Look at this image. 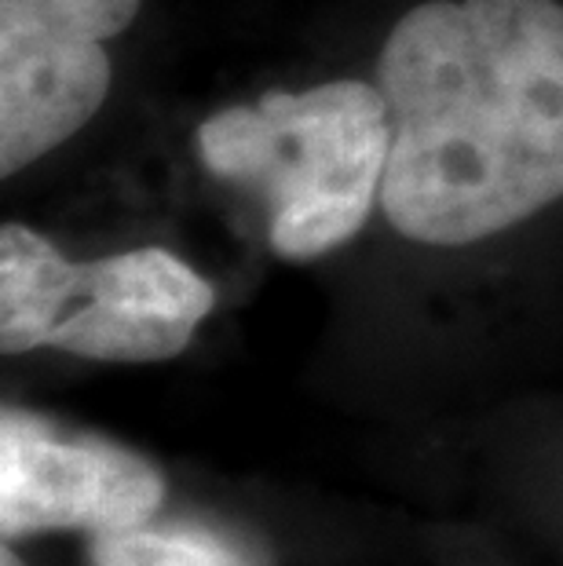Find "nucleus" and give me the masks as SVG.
<instances>
[{"label": "nucleus", "mask_w": 563, "mask_h": 566, "mask_svg": "<svg viewBox=\"0 0 563 566\" xmlns=\"http://www.w3.org/2000/svg\"><path fill=\"white\" fill-rule=\"evenodd\" d=\"M369 77L392 114L395 242L461 256L563 209V0H417Z\"/></svg>", "instance_id": "obj_1"}, {"label": "nucleus", "mask_w": 563, "mask_h": 566, "mask_svg": "<svg viewBox=\"0 0 563 566\" xmlns=\"http://www.w3.org/2000/svg\"><path fill=\"white\" fill-rule=\"evenodd\" d=\"M195 158L260 205L285 263L337 256L380 220L392 114L374 77L341 74L217 106L195 125Z\"/></svg>", "instance_id": "obj_2"}, {"label": "nucleus", "mask_w": 563, "mask_h": 566, "mask_svg": "<svg viewBox=\"0 0 563 566\" xmlns=\"http://www.w3.org/2000/svg\"><path fill=\"white\" fill-rule=\"evenodd\" d=\"M217 311V285L169 245L74 260L33 223L0 227V352L154 366L184 355Z\"/></svg>", "instance_id": "obj_3"}, {"label": "nucleus", "mask_w": 563, "mask_h": 566, "mask_svg": "<svg viewBox=\"0 0 563 566\" xmlns=\"http://www.w3.org/2000/svg\"><path fill=\"white\" fill-rule=\"evenodd\" d=\"M143 0H0V176H27L103 114Z\"/></svg>", "instance_id": "obj_4"}, {"label": "nucleus", "mask_w": 563, "mask_h": 566, "mask_svg": "<svg viewBox=\"0 0 563 566\" xmlns=\"http://www.w3.org/2000/svg\"><path fill=\"white\" fill-rule=\"evenodd\" d=\"M165 475L147 457L92 436H66L27 409L0 417V537L147 526Z\"/></svg>", "instance_id": "obj_5"}, {"label": "nucleus", "mask_w": 563, "mask_h": 566, "mask_svg": "<svg viewBox=\"0 0 563 566\" xmlns=\"http://www.w3.org/2000/svg\"><path fill=\"white\" fill-rule=\"evenodd\" d=\"M88 552L95 566H217L231 548L209 530H154L147 523L95 534Z\"/></svg>", "instance_id": "obj_6"}, {"label": "nucleus", "mask_w": 563, "mask_h": 566, "mask_svg": "<svg viewBox=\"0 0 563 566\" xmlns=\"http://www.w3.org/2000/svg\"><path fill=\"white\" fill-rule=\"evenodd\" d=\"M0 566H27L19 559V552L11 548V541H4V548H0Z\"/></svg>", "instance_id": "obj_7"}, {"label": "nucleus", "mask_w": 563, "mask_h": 566, "mask_svg": "<svg viewBox=\"0 0 563 566\" xmlns=\"http://www.w3.org/2000/svg\"><path fill=\"white\" fill-rule=\"evenodd\" d=\"M217 566H246V559H242V556H238V552L231 548V552H227V556H223V559H220Z\"/></svg>", "instance_id": "obj_8"}]
</instances>
